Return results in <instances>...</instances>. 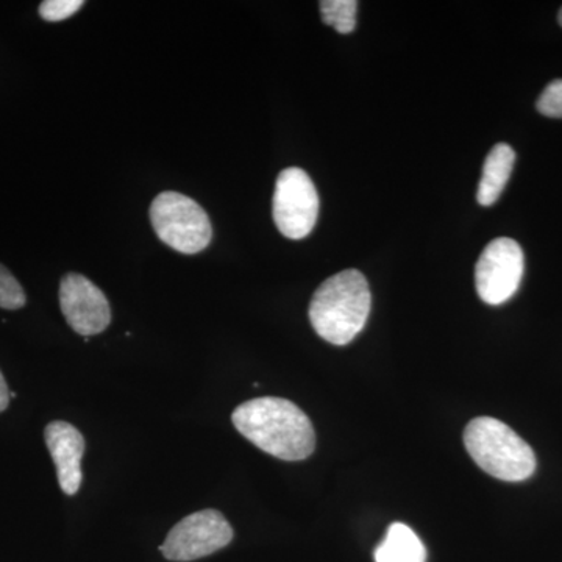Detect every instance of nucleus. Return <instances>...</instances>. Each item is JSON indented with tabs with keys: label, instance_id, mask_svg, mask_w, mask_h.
Here are the masks:
<instances>
[{
	"label": "nucleus",
	"instance_id": "nucleus-1",
	"mask_svg": "<svg viewBox=\"0 0 562 562\" xmlns=\"http://www.w3.org/2000/svg\"><path fill=\"white\" fill-rule=\"evenodd\" d=\"M232 420L244 438L279 460H306L316 449L312 420L286 398L261 397L243 403L233 412Z\"/></svg>",
	"mask_w": 562,
	"mask_h": 562
},
{
	"label": "nucleus",
	"instance_id": "nucleus-2",
	"mask_svg": "<svg viewBox=\"0 0 562 562\" xmlns=\"http://www.w3.org/2000/svg\"><path fill=\"white\" fill-rule=\"evenodd\" d=\"M368 280L357 269L336 273L317 288L310 303L314 331L333 346H346L364 328L371 314Z\"/></svg>",
	"mask_w": 562,
	"mask_h": 562
},
{
	"label": "nucleus",
	"instance_id": "nucleus-3",
	"mask_svg": "<svg viewBox=\"0 0 562 562\" xmlns=\"http://www.w3.org/2000/svg\"><path fill=\"white\" fill-rule=\"evenodd\" d=\"M464 443L472 460L502 482L517 483L536 471V454L513 428L494 417L469 422Z\"/></svg>",
	"mask_w": 562,
	"mask_h": 562
},
{
	"label": "nucleus",
	"instance_id": "nucleus-4",
	"mask_svg": "<svg viewBox=\"0 0 562 562\" xmlns=\"http://www.w3.org/2000/svg\"><path fill=\"white\" fill-rule=\"evenodd\" d=\"M150 222L158 238L180 254H199L209 247L213 238L206 211L180 192L158 194L150 205Z\"/></svg>",
	"mask_w": 562,
	"mask_h": 562
},
{
	"label": "nucleus",
	"instance_id": "nucleus-5",
	"mask_svg": "<svg viewBox=\"0 0 562 562\" xmlns=\"http://www.w3.org/2000/svg\"><path fill=\"white\" fill-rule=\"evenodd\" d=\"M272 214L277 228L286 238L303 239L313 232L319 216V195L303 169L288 168L280 172Z\"/></svg>",
	"mask_w": 562,
	"mask_h": 562
},
{
	"label": "nucleus",
	"instance_id": "nucleus-6",
	"mask_svg": "<svg viewBox=\"0 0 562 562\" xmlns=\"http://www.w3.org/2000/svg\"><path fill=\"white\" fill-rule=\"evenodd\" d=\"M233 539V528L216 509H203L181 519L160 547L166 560L190 562L224 549Z\"/></svg>",
	"mask_w": 562,
	"mask_h": 562
},
{
	"label": "nucleus",
	"instance_id": "nucleus-7",
	"mask_svg": "<svg viewBox=\"0 0 562 562\" xmlns=\"http://www.w3.org/2000/svg\"><path fill=\"white\" fill-rule=\"evenodd\" d=\"M525 272L522 247L514 239L498 238L484 247L475 266V286L487 305L508 302L519 290Z\"/></svg>",
	"mask_w": 562,
	"mask_h": 562
},
{
	"label": "nucleus",
	"instance_id": "nucleus-8",
	"mask_svg": "<svg viewBox=\"0 0 562 562\" xmlns=\"http://www.w3.org/2000/svg\"><path fill=\"white\" fill-rule=\"evenodd\" d=\"M60 306L69 327L85 338L99 335L110 325L111 308L105 294L80 273L63 277Z\"/></svg>",
	"mask_w": 562,
	"mask_h": 562
},
{
	"label": "nucleus",
	"instance_id": "nucleus-9",
	"mask_svg": "<svg viewBox=\"0 0 562 562\" xmlns=\"http://www.w3.org/2000/svg\"><path fill=\"white\" fill-rule=\"evenodd\" d=\"M47 449L57 468L58 483L66 495H76L81 484V458L85 453L83 435L65 420H55L44 430Z\"/></svg>",
	"mask_w": 562,
	"mask_h": 562
},
{
	"label": "nucleus",
	"instance_id": "nucleus-10",
	"mask_svg": "<svg viewBox=\"0 0 562 562\" xmlns=\"http://www.w3.org/2000/svg\"><path fill=\"white\" fill-rule=\"evenodd\" d=\"M516 151L508 144L501 143L490 151L483 166L482 181L476 191L480 205L491 206L501 198L512 177Z\"/></svg>",
	"mask_w": 562,
	"mask_h": 562
},
{
	"label": "nucleus",
	"instance_id": "nucleus-11",
	"mask_svg": "<svg viewBox=\"0 0 562 562\" xmlns=\"http://www.w3.org/2000/svg\"><path fill=\"white\" fill-rule=\"evenodd\" d=\"M373 558L375 562H425L427 550L408 525L395 522L387 528Z\"/></svg>",
	"mask_w": 562,
	"mask_h": 562
},
{
	"label": "nucleus",
	"instance_id": "nucleus-12",
	"mask_svg": "<svg viewBox=\"0 0 562 562\" xmlns=\"http://www.w3.org/2000/svg\"><path fill=\"white\" fill-rule=\"evenodd\" d=\"M357 0H322L321 2L322 21L342 35L353 32L357 27Z\"/></svg>",
	"mask_w": 562,
	"mask_h": 562
},
{
	"label": "nucleus",
	"instance_id": "nucleus-13",
	"mask_svg": "<svg viewBox=\"0 0 562 562\" xmlns=\"http://www.w3.org/2000/svg\"><path fill=\"white\" fill-rule=\"evenodd\" d=\"M25 292L20 281L5 268L0 265V308L20 310L25 305Z\"/></svg>",
	"mask_w": 562,
	"mask_h": 562
},
{
	"label": "nucleus",
	"instance_id": "nucleus-14",
	"mask_svg": "<svg viewBox=\"0 0 562 562\" xmlns=\"http://www.w3.org/2000/svg\"><path fill=\"white\" fill-rule=\"evenodd\" d=\"M81 7H83L81 0H46L40 5V14L44 21H65L77 13Z\"/></svg>",
	"mask_w": 562,
	"mask_h": 562
},
{
	"label": "nucleus",
	"instance_id": "nucleus-15",
	"mask_svg": "<svg viewBox=\"0 0 562 562\" xmlns=\"http://www.w3.org/2000/svg\"><path fill=\"white\" fill-rule=\"evenodd\" d=\"M538 111L547 117H562V79L547 85L539 98Z\"/></svg>",
	"mask_w": 562,
	"mask_h": 562
},
{
	"label": "nucleus",
	"instance_id": "nucleus-16",
	"mask_svg": "<svg viewBox=\"0 0 562 562\" xmlns=\"http://www.w3.org/2000/svg\"><path fill=\"white\" fill-rule=\"evenodd\" d=\"M9 386H7L5 379H3L2 372H0V413L5 412V409L9 408Z\"/></svg>",
	"mask_w": 562,
	"mask_h": 562
},
{
	"label": "nucleus",
	"instance_id": "nucleus-17",
	"mask_svg": "<svg viewBox=\"0 0 562 562\" xmlns=\"http://www.w3.org/2000/svg\"><path fill=\"white\" fill-rule=\"evenodd\" d=\"M558 21H560L562 27V9L560 10V14H558Z\"/></svg>",
	"mask_w": 562,
	"mask_h": 562
}]
</instances>
